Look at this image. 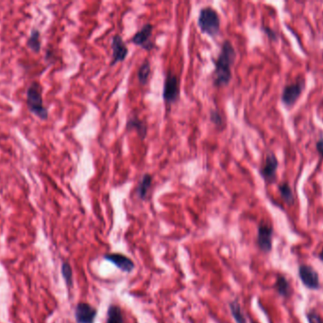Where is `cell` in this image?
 Instances as JSON below:
<instances>
[{
	"instance_id": "9a60e30c",
	"label": "cell",
	"mask_w": 323,
	"mask_h": 323,
	"mask_svg": "<svg viewBox=\"0 0 323 323\" xmlns=\"http://www.w3.org/2000/svg\"><path fill=\"white\" fill-rule=\"evenodd\" d=\"M151 184H152V176L149 174H146L142 177L141 181L139 182L138 189H137V193H138V196L140 197V199H142V200L146 199L147 194L149 193V189L151 187Z\"/></svg>"
},
{
	"instance_id": "7402d4cb",
	"label": "cell",
	"mask_w": 323,
	"mask_h": 323,
	"mask_svg": "<svg viewBox=\"0 0 323 323\" xmlns=\"http://www.w3.org/2000/svg\"><path fill=\"white\" fill-rule=\"evenodd\" d=\"M307 319L309 323H323V319L319 314H317L314 311H310L307 314Z\"/></svg>"
},
{
	"instance_id": "8992f818",
	"label": "cell",
	"mask_w": 323,
	"mask_h": 323,
	"mask_svg": "<svg viewBox=\"0 0 323 323\" xmlns=\"http://www.w3.org/2000/svg\"><path fill=\"white\" fill-rule=\"evenodd\" d=\"M98 310L86 302H80L75 309V319L77 323H95Z\"/></svg>"
},
{
	"instance_id": "4fadbf2b",
	"label": "cell",
	"mask_w": 323,
	"mask_h": 323,
	"mask_svg": "<svg viewBox=\"0 0 323 323\" xmlns=\"http://www.w3.org/2000/svg\"><path fill=\"white\" fill-rule=\"evenodd\" d=\"M127 129H135L136 130L137 134L140 136V138L142 140H144L147 136V124L142 121L141 119H139V117L136 116L131 117H129L128 121H127Z\"/></svg>"
},
{
	"instance_id": "4316f807",
	"label": "cell",
	"mask_w": 323,
	"mask_h": 323,
	"mask_svg": "<svg viewBox=\"0 0 323 323\" xmlns=\"http://www.w3.org/2000/svg\"><path fill=\"white\" fill-rule=\"evenodd\" d=\"M251 323H254V322H251Z\"/></svg>"
},
{
	"instance_id": "52a82bcc",
	"label": "cell",
	"mask_w": 323,
	"mask_h": 323,
	"mask_svg": "<svg viewBox=\"0 0 323 323\" xmlns=\"http://www.w3.org/2000/svg\"><path fill=\"white\" fill-rule=\"evenodd\" d=\"M278 166L279 162L276 155H274L273 153H269L267 155L265 163L260 170V175L263 179L267 183H273L274 181L276 180Z\"/></svg>"
},
{
	"instance_id": "277c9868",
	"label": "cell",
	"mask_w": 323,
	"mask_h": 323,
	"mask_svg": "<svg viewBox=\"0 0 323 323\" xmlns=\"http://www.w3.org/2000/svg\"><path fill=\"white\" fill-rule=\"evenodd\" d=\"M181 94V85L180 79L171 72H168L163 85V93L162 98L167 104H172L176 103Z\"/></svg>"
},
{
	"instance_id": "d4e9b609",
	"label": "cell",
	"mask_w": 323,
	"mask_h": 323,
	"mask_svg": "<svg viewBox=\"0 0 323 323\" xmlns=\"http://www.w3.org/2000/svg\"><path fill=\"white\" fill-rule=\"evenodd\" d=\"M317 150L322 155V156H323V136L321 138V140L317 143Z\"/></svg>"
},
{
	"instance_id": "e0dca14e",
	"label": "cell",
	"mask_w": 323,
	"mask_h": 323,
	"mask_svg": "<svg viewBox=\"0 0 323 323\" xmlns=\"http://www.w3.org/2000/svg\"><path fill=\"white\" fill-rule=\"evenodd\" d=\"M229 307H230L232 316L235 319L236 323H247V320H246L243 312L241 310V306L237 299H234L233 301H231L229 303Z\"/></svg>"
},
{
	"instance_id": "8fae6325",
	"label": "cell",
	"mask_w": 323,
	"mask_h": 323,
	"mask_svg": "<svg viewBox=\"0 0 323 323\" xmlns=\"http://www.w3.org/2000/svg\"><path fill=\"white\" fill-rule=\"evenodd\" d=\"M103 258L106 261L112 263L117 268H119L121 271L126 273H131L135 268V263L127 257L124 254L121 253H108L103 256Z\"/></svg>"
},
{
	"instance_id": "7a4b0ae2",
	"label": "cell",
	"mask_w": 323,
	"mask_h": 323,
	"mask_svg": "<svg viewBox=\"0 0 323 323\" xmlns=\"http://www.w3.org/2000/svg\"><path fill=\"white\" fill-rule=\"evenodd\" d=\"M27 105L28 110L42 120H47L49 111L43 103L42 88L37 82L31 83L27 90Z\"/></svg>"
},
{
	"instance_id": "6da1fadb",
	"label": "cell",
	"mask_w": 323,
	"mask_h": 323,
	"mask_svg": "<svg viewBox=\"0 0 323 323\" xmlns=\"http://www.w3.org/2000/svg\"><path fill=\"white\" fill-rule=\"evenodd\" d=\"M236 58V52L230 41H225L222 44L221 51L214 62V85L217 88L226 87L232 79V65Z\"/></svg>"
},
{
	"instance_id": "cb8c5ba5",
	"label": "cell",
	"mask_w": 323,
	"mask_h": 323,
	"mask_svg": "<svg viewBox=\"0 0 323 323\" xmlns=\"http://www.w3.org/2000/svg\"><path fill=\"white\" fill-rule=\"evenodd\" d=\"M264 29H265V32H266L270 38L273 39V40H276V39H277V34L274 32V30L270 29H269V28H265Z\"/></svg>"
},
{
	"instance_id": "44dd1931",
	"label": "cell",
	"mask_w": 323,
	"mask_h": 323,
	"mask_svg": "<svg viewBox=\"0 0 323 323\" xmlns=\"http://www.w3.org/2000/svg\"><path fill=\"white\" fill-rule=\"evenodd\" d=\"M62 275L66 285L68 287H72L73 286V272H72V268H71L70 264L67 262L62 263Z\"/></svg>"
},
{
	"instance_id": "9c48e42d",
	"label": "cell",
	"mask_w": 323,
	"mask_h": 323,
	"mask_svg": "<svg viewBox=\"0 0 323 323\" xmlns=\"http://www.w3.org/2000/svg\"><path fill=\"white\" fill-rule=\"evenodd\" d=\"M298 276L302 284L310 289L320 288L319 274L310 265L302 264L298 268Z\"/></svg>"
},
{
	"instance_id": "5bb4252c",
	"label": "cell",
	"mask_w": 323,
	"mask_h": 323,
	"mask_svg": "<svg viewBox=\"0 0 323 323\" xmlns=\"http://www.w3.org/2000/svg\"><path fill=\"white\" fill-rule=\"evenodd\" d=\"M106 323H123L122 310L118 305L112 304L107 311Z\"/></svg>"
},
{
	"instance_id": "5b68a950",
	"label": "cell",
	"mask_w": 323,
	"mask_h": 323,
	"mask_svg": "<svg viewBox=\"0 0 323 323\" xmlns=\"http://www.w3.org/2000/svg\"><path fill=\"white\" fill-rule=\"evenodd\" d=\"M272 234L273 228L272 226L261 223L258 227V234H257V245L263 252H269L272 247Z\"/></svg>"
},
{
	"instance_id": "603a6c76",
	"label": "cell",
	"mask_w": 323,
	"mask_h": 323,
	"mask_svg": "<svg viewBox=\"0 0 323 323\" xmlns=\"http://www.w3.org/2000/svg\"><path fill=\"white\" fill-rule=\"evenodd\" d=\"M211 120L216 126H220L222 124V117L217 111H212Z\"/></svg>"
},
{
	"instance_id": "2e32d148",
	"label": "cell",
	"mask_w": 323,
	"mask_h": 323,
	"mask_svg": "<svg viewBox=\"0 0 323 323\" xmlns=\"http://www.w3.org/2000/svg\"><path fill=\"white\" fill-rule=\"evenodd\" d=\"M27 45L28 49L31 52H33L34 53H39L40 52V51H41V34H40V31L38 29H33L30 31V34H29V37L27 39Z\"/></svg>"
},
{
	"instance_id": "30bf717a",
	"label": "cell",
	"mask_w": 323,
	"mask_h": 323,
	"mask_svg": "<svg viewBox=\"0 0 323 323\" xmlns=\"http://www.w3.org/2000/svg\"><path fill=\"white\" fill-rule=\"evenodd\" d=\"M304 86L305 85H304L303 81L286 86L283 92V95H282L283 103L288 107L296 104V102L298 101L299 96L301 95V92L304 88Z\"/></svg>"
},
{
	"instance_id": "3957f363",
	"label": "cell",
	"mask_w": 323,
	"mask_h": 323,
	"mask_svg": "<svg viewBox=\"0 0 323 323\" xmlns=\"http://www.w3.org/2000/svg\"><path fill=\"white\" fill-rule=\"evenodd\" d=\"M198 24L201 32L212 37H215L220 31L219 15L211 7H205L200 10Z\"/></svg>"
},
{
	"instance_id": "7c38bea8",
	"label": "cell",
	"mask_w": 323,
	"mask_h": 323,
	"mask_svg": "<svg viewBox=\"0 0 323 323\" xmlns=\"http://www.w3.org/2000/svg\"><path fill=\"white\" fill-rule=\"evenodd\" d=\"M112 59L111 65H115L118 62H122L128 56L129 50L120 35L113 36L112 42Z\"/></svg>"
},
{
	"instance_id": "d6986e66",
	"label": "cell",
	"mask_w": 323,
	"mask_h": 323,
	"mask_svg": "<svg viewBox=\"0 0 323 323\" xmlns=\"http://www.w3.org/2000/svg\"><path fill=\"white\" fill-rule=\"evenodd\" d=\"M279 191H280L282 198L284 199V201L286 202V204H288L290 206L294 204V202H295L294 194L287 182H285L279 186Z\"/></svg>"
},
{
	"instance_id": "ffe728a7",
	"label": "cell",
	"mask_w": 323,
	"mask_h": 323,
	"mask_svg": "<svg viewBox=\"0 0 323 323\" xmlns=\"http://www.w3.org/2000/svg\"><path fill=\"white\" fill-rule=\"evenodd\" d=\"M150 71H151L150 63L148 60H146L142 65H140L138 69V80L141 85H146L148 83Z\"/></svg>"
},
{
	"instance_id": "ba28073f",
	"label": "cell",
	"mask_w": 323,
	"mask_h": 323,
	"mask_svg": "<svg viewBox=\"0 0 323 323\" xmlns=\"http://www.w3.org/2000/svg\"><path fill=\"white\" fill-rule=\"evenodd\" d=\"M152 29L153 27L151 24H146L135 34V36L132 38V42L146 51H151L154 49V43L150 40Z\"/></svg>"
},
{
	"instance_id": "484cf974",
	"label": "cell",
	"mask_w": 323,
	"mask_h": 323,
	"mask_svg": "<svg viewBox=\"0 0 323 323\" xmlns=\"http://www.w3.org/2000/svg\"><path fill=\"white\" fill-rule=\"evenodd\" d=\"M320 258H321V260L323 262V249L322 250V252L320 253Z\"/></svg>"
},
{
	"instance_id": "ac0fdd59",
	"label": "cell",
	"mask_w": 323,
	"mask_h": 323,
	"mask_svg": "<svg viewBox=\"0 0 323 323\" xmlns=\"http://www.w3.org/2000/svg\"><path fill=\"white\" fill-rule=\"evenodd\" d=\"M275 287H276L277 292L279 293V295H281L283 297H289V295L291 294L290 285H289L288 281L283 276H278L277 277Z\"/></svg>"
}]
</instances>
